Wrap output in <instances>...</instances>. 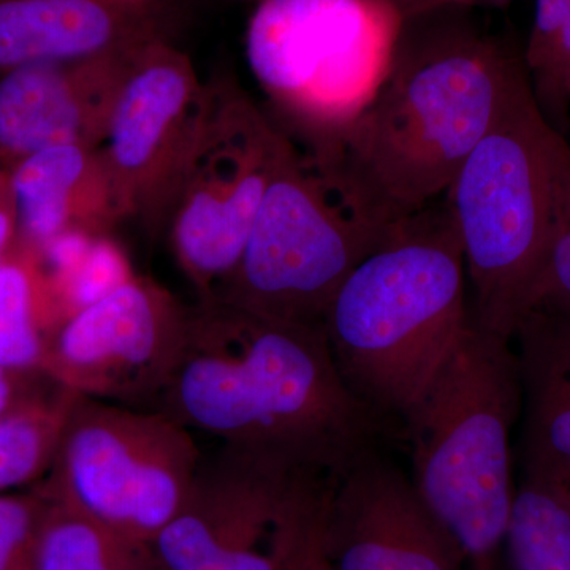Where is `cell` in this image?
Returning <instances> with one entry per match:
<instances>
[{
    "mask_svg": "<svg viewBox=\"0 0 570 570\" xmlns=\"http://www.w3.org/2000/svg\"><path fill=\"white\" fill-rule=\"evenodd\" d=\"M469 10L404 18L374 99L328 145L307 151L352 212L382 234L448 194L510 92L530 77L524 59L482 32Z\"/></svg>",
    "mask_w": 570,
    "mask_h": 570,
    "instance_id": "cell-1",
    "label": "cell"
},
{
    "mask_svg": "<svg viewBox=\"0 0 570 570\" xmlns=\"http://www.w3.org/2000/svg\"><path fill=\"white\" fill-rule=\"evenodd\" d=\"M154 409L214 442L340 468L385 428L344 384L324 326L220 298L189 307L186 343Z\"/></svg>",
    "mask_w": 570,
    "mask_h": 570,
    "instance_id": "cell-2",
    "label": "cell"
},
{
    "mask_svg": "<svg viewBox=\"0 0 570 570\" xmlns=\"http://www.w3.org/2000/svg\"><path fill=\"white\" fill-rule=\"evenodd\" d=\"M466 287L442 197L396 225L326 307L322 326L337 371L385 430L397 431L471 322Z\"/></svg>",
    "mask_w": 570,
    "mask_h": 570,
    "instance_id": "cell-3",
    "label": "cell"
},
{
    "mask_svg": "<svg viewBox=\"0 0 570 570\" xmlns=\"http://www.w3.org/2000/svg\"><path fill=\"white\" fill-rule=\"evenodd\" d=\"M523 392L512 337L471 317L397 431L412 483L455 540L468 570H494L517 489L512 431Z\"/></svg>",
    "mask_w": 570,
    "mask_h": 570,
    "instance_id": "cell-4",
    "label": "cell"
},
{
    "mask_svg": "<svg viewBox=\"0 0 570 570\" xmlns=\"http://www.w3.org/2000/svg\"><path fill=\"white\" fill-rule=\"evenodd\" d=\"M568 146L523 78L444 195L482 328L512 337L549 247Z\"/></svg>",
    "mask_w": 570,
    "mask_h": 570,
    "instance_id": "cell-5",
    "label": "cell"
},
{
    "mask_svg": "<svg viewBox=\"0 0 570 570\" xmlns=\"http://www.w3.org/2000/svg\"><path fill=\"white\" fill-rule=\"evenodd\" d=\"M343 466V464H341ZM337 468L216 442L153 546L164 570H325L322 524Z\"/></svg>",
    "mask_w": 570,
    "mask_h": 570,
    "instance_id": "cell-6",
    "label": "cell"
},
{
    "mask_svg": "<svg viewBox=\"0 0 570 570\" xmlns=\"http://www.w3.org/2000/svg\"><path fill=\"white\" fill-rule=\"evenodd\" d=\"M403 24L396 0H261L247 61L306 151H317L374 99Z\"/></svg>",
    "mask_w": 570,
    "mask_h": 570,
    "instance_id": "cell-7",
    "label": "cell"
},
{
    "mask_svg": "<svg viewBox=\"0 0 570 570\" xmlns=\"http://www.w3.org/2000/svg\"><path fill=\"white\" fill-rule=\"evenodd\" d=\"M390 234L363 223L317 160L292 141L266 187L242 261L212 298L322 326L337 288Z\"/></svg>",
    "mask_w": 570,
    "mask_h": 570,
    "instance_id": "cell-8",
    "label": "cell"
},
{
    "mask_svg": "<svg viewBox=\"0 0 570 570\" xmlns=\"http://www.w3.org/2000/svg\"><path fill=\"white\" fill-rule=\"evenodd\" d=\"M202 450L189 428L159 409L77 396L40 489L112 531L153 543L189 497Z\"/></svg>",
    "mask_w": 570,
    "mask_h": 570,
    "instance_id": "cell-9",
    "label": "cell"
},
{
    "mask_svg": "<svg viewBox=\"0 0 570 570\" xmlns=\"http://www.w3.org/2000/svg\"><path fill=\"white\" fill-rule=\"evenodd\" d=\"M206 91L168 225L198 299L216 295L242 261L266 187L292 142L228 75L206 82Z\"/></svg>",
    "mask_w": 570,
    "mask_h": 570,
    "instance_id": "cell-10",
    "label": "cell"
},
{
    "mask_svg": "<svg viewBox=\"0 0 570 570\" xmlns=\"http://www.w3.org/2000/svg\"><path fill=\"white\" fill-rule=\"evenodd\" d=\"M206 94L190 59L164 37L138 51L97 148L119 219L149 232L170 225Z\"/></svg>",
    "mask_w": 570,
    "mask_h": 570,
    "instance_id": "cell-11",
    "label": "cell"
},
{
    "mask_svg": "<svg viewBox=\"0 0 570 570\" xmlns=\"http://www.w3.org/2000/svg\"><path fill=\"white\" fill-rule=\"evenodd\" d=\"M189 307L146 277H130L67 317L50 336L41 373L75 395L154 409L170 382Z\"/></svg>",
    "mask_w": 570,
    "mask_h": 570,
    "instance_id": "cell-12",
    "label": "cell"
},
{
    "mask_svg": "<svg viewBox=\"0 0 570 570\" xmlns=\"http://www.w3.org/2000/svg\"><path fill=\"white\" fill-rule=\"evenodd\" d=\"M321 549L325 570H468L455 540L381 442L337 468Z\"/></svg>",
    "mask_w": 570,
    "mask_h": 570,
    "instance_id": "cell-13",
    "label": "cell"
},
{
    "mask_svg": "<svg viewBox=\"0 0 570 570\" xmlns=\"http://www.w3.org/2000/svg\"><path fill=\"white\" fill-rule=\"evenodd\" d=\"M146 43L31 63L0 77V163L55 148L102 145L112 110L138 51Z\"/></svg>",
    "mask_w": 570,
    "mask_h": 570,
    "instance_id": "cell-14",
    "label": "cell"
},
{
    "mask_svg": "<svg viewBox=\"0 0 570 570\" xmlns=\"http://www.w3.org/2000/svg\"><path fill=\"white\" fill-rule=\"evenodd\" d=\"M159 37L157 0H0V77Z\"/></svg>",
    "mask_w": 570,
    "mask_h": 570,
    "instance_id": "cell-15",
    "label": "cell"
},
{
    "mask_svg": "<svg viewBox=\"0 0 570 570\" xmlns=\"http://www.w3.org/2000/svg\"><path fill=\"white\" fill-rule=\"evenodd\" d=\"M524 479L570 491V314L528 306L513 326Z\"/></svg>",
    "mask_w": 570,
    "mask_h": 570,
    "instance_id": "cell-16",
    "label": "cell"
},
{
    "mask_svg": "<svg viewBox=\"0 0 570 570\" xmlns=\"http://www.w3.org/2000/svg\"><path fill=\"white\" fill-rule=\"evenodd\" d=\"M7 171L17 206L14 242L32 253L66 232L104 235L119 220L97 149L55 146Z\"/></svg>",
    "mask_w": 570,
    "mask_h": 570,
    "instance_id": "cell-17",
    "label": "cell"
},
{
    "mask_svg": "<svg viewBox=\"0 0 570 570\" xmlns=\"http://www.w3.org/2000/svg\"><path fill=\"white\" fill-rule=\"evenodd\" d=\"M61 324L37 255L14 242L0 261V367L43 374L48 340Z\"/></svg>",
    "mask_w": 570,
    "mask_h": 570,
    "instance_id": "cell-18",
    "label": "cell"
},
{
    "mask_svg": "<svg viewBox=\"0 0 570 570\" xmlns=\"http://www.w3.org/2000/svg\"><path fill=\"white\" fill-rule=\"evenodd\" d=\"M32 570H164L153 543L110 530L51 501Z\"/></svg>",
    "mask_w": 570,
    "mask_h": 570,
    "instance_id": "cell-19",
    "label": "cell"
},
{
    "mask_svg": "<svg viewBox=\"0 0 570 570\" xmlns=\"http://www.w3.org/2000/svg\"><path fill=\"white\" fill-rule=\"evenodd\" d=\"M77 396L51 381L47 389L33 387L0 419V494L50 472Z\"/></svg>",
    "mask_w": 570,
    "mask_h": 570,
    "instance_id": "cell-20",
    "label": "cell"
},
{
    "mask_svg": "<svg viewBox=\"0 0 570 570\" xmlns=\"http://www.w3.org/2000/svg\"><path fill=\"white\" fill-rule=\"evenodd\" d=\"M513 570H570V494L561 487L523 479L508 534Z\"/></svg>",
    "mask_w": 570,
    "mask_h": 570,
    "instance_id": "cell-21",
    "label": "cell"
},
{
    "mask_svg": "<svg viewBox=\"0 0 570 570\" xmlns=\"http://www.w3.org/2000/svg\"><path fill=\"white\" fill-rule=\"evenodd\" d=\"M523 59L540 110L561 132L569 112L562 85L570 70V0H535Z\"/></svg>",
    "mask_w": 570,
    "mask_h": 570,
    "instance_id": "cell-22",
    "label": "cell"
},
{
    "mask_svg": "<svg viewBox=\"0 0 570 570\" xmlns=\"http://www.w3.org/2000/svg\"><path fill=\"white\" fill-rule=\"evenodd\" d=\"M130 277L132 273L121 250L100 235L94 238L88 253L70 272L45 279L63 322L82 307L110 294Z\"/></svg>",
    "mask_w": 570,
    "mask_h": 570,
    "instance_id": "cell-23",
    "label": "cell"
},
{
    "mask_svg": "<svg viewBox=\"0 0 570 570\" xmlns=\"http://www.w3.org/2000/svg\"><path fill=\"white\" fill-rule=\"evenodd\" d=\"M528 306L570 314V142L558 174L549 247L523 311Z\"/></svg>",
    "mask_w": 570,
    "mask_h": 570,
    "instance_id": "cell-24",
    "label": "cell"
},
{
    "mask_svg": "<svg viewBox=\"0 0 570 570\" xmlns=\"http://www.w3.org/2000/svg\"><path fill=\"white\" fill-rule=\"evenodd\" d=\"M51 499L36 489L0 494V570H32L33 550Z\"/></svg>",
    "mask_w": 570,
    "mask_h": 570,
    "instance_id": "cell-25",
    "label": "cell"
},
{
    "mask_svg": "<svg viewBox=\"0 0 570 570\" xmlns=\"http://www.w3.org/2000/svg\"><path fill=\"white\" fill-rule=\"evenodd\" d=\"M18 220L17 206L9 183V171L0 174V258L14 245L17 239Z\"/></svg>",
    "mask_w": 570,
    "mask_h": 570,
    "instance_id": "cell-26",
    "label": "cell"
},
{
    "mask_svg": "<svg viewBox=\"0 0 570 570\" xmlns=\"http://www.w3.org/2000/svg\"><path fill=\"white\" fill-rule=\"evenodd\" d=\"M39 376L41 374L21 376V374L10 373V371L0 367V419L31 392L33 389L32 381H36Z\"/></svg>",
    "mask_w": 570,
    "mask_h": 570,
    "instance_id": "cell-27",
    "label": "cell"
},
{
    "mask_svg": "<svg viewBox=\"0 0 570 570\" xmlns=\"http://www.w3.org/2000/svg\"><path fill=\"white\" fill-rule=\"evenodd\" d=\"M442 0H396L404 18L415 17V14L425 13L441 6Z\"/></svg>",
    "mask_w": 570,
    "mask_h": 570,
    "instance_id": "cell-28",
    "label": "cell"
},
{
    "mask_svg": "<svg viewBox=\"0 0 570 570\" xmlns=\"http://www.w3.org/2000/svg\"><path fill=\"white\" fill-rule=\"evenodd\" d=\"M512 0H442L439 7H461V9H474V7L491 6L501 7Z\"/></svg>",
    "mask_w": 570,
    "mask_h": 570,
    "instance_id": "cell-29",
    "label": "cell"
},
{
    "mask_svg": "<svg viewBox=\"0 0 570 570\" xmlns=\"http://www.w3.org/2000/svg\"><path fill=\"white\" fill-rule=\"evenodd\" d=\"M562 92H564L566 104H568V107L570 108V70L568 71V75H566L564 85H562Z\"/></svg>",
    "mask_w": 570,
    "mask_h": 570,
    "instance_id": "cell-30",
    "label": "cell"
},
{
    "mask_svg": "<svg viewBox=\"0 0 570 570\" xmlns=\"http://www.w3.org/2000/svg\"><path fill=\"white\" fill-rule=\"evenodd\" d=\"M566 491H568V490H566ZM568 493L570 494V491H568Z\"/></svg>",
    "mask_w": 570,
    "mask_h": 570,
    "instance_id": "cell-31",
    "label": "cell"
}]
</instances>
